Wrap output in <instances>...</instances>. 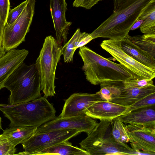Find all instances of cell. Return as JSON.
<instances>
[{"instance_id":"20","label":"cell","mask_w":155,"mask_h":155,"mask_svg":"<svg viewBox=\"0 0 155 155\" xmlns=\"http://www.w3.org/2000/svg\"><path fill=\"white\" fill-rule=\"evenodd\" d=\"M142 52L155 61V34L126 37Z\"/></svg>"},{"instance_id":"13","label":"cell","mask_w":155,"mask_h":155,"mask_svg":"<svg viewBox=\"0 0 155 155\" xmlns=\"http://www.w3.org/2000/svg\"><path fill=\"white\" fill-rule=\"evenodd\" d=\"M104 101L100 94L83 93L72 94L65 101L59 117H65L86 114L87 109L94 103Z\"/></svg>"},{"instance_id":"6","label":"cell","mask_w":155,"mask_h":155,"mask_svg":"<svg viewBox=\"0 0 155 155\" xmlns=\"http://www.w3.org/2000/svg\"><path fill=\"white\" fill-rule=\"evenodd\" d=\"M61 45L51 35L45 38L39 55L35 62L41 82V90L47 98L54 96L55 73L62 54Z\"/></svg>"},{"instance_id":"3","label":"cell","mask_w":155,"mask_h":155,"mask_svg":"<svg viewBox=\"0 0 155 155\" xmlns=\"http://www.w3.org/2000/svg\"><path fill=\"white\" fill-rule=\"evenodd\" d=\"M10 92L8 104L29 102L41 97L39 72L35 63L27 65L24 62L9 76L3 85Z\"/></svg>"},{"instance_id":"23","label":"cell","mask_w":155,"mask_h":155,"mask_svg":"<svg viewBox=\"0 0 155 155\" xmlns=\"http://www.w3.org/2000/svg\"><path fill=\"white\" fill-rule=\"evenodd\" d=\"M89 33L81 32L78 28L71 38L62 47V54L63 55L64 62H72L76 47L79 43Z\"/></svg>"},{"instance_id":"29","label":"cell","mask_w":155,"mask_h":155,"mask_svg":"<svg viewBox=\"0 0 155 155\" xmlns=\"http://www.w3.org/2000/svg\"><path fill=\"white\" fill-rule=\"evenodd\" d=\"M103 0H74L72 5L75 7H81L90 9L100 1Z\"/></svg>"},{"instance_id":"15","label":"cell","mask_w":155,"mask_h":155,"mask_svg":"<svg viewBox=\"0 0 155 155\" xmlns=\"http://www.w3.org/2000/svg\"><path fill=\"white\" fill-rule=\"evenodd\" d=\"M25 49H13L0 58V90L11 74L24 61L28 54Z\"/></svg>"},{"instance_id":"21","label":"cell","mask_w":155,"mask_h":155,"mask_svg":"<svg viewBox=\"0 0 155 155\" xmlns=\"http://www.w3.org/2000/svg\"><path fill=\"white\" fill-rule=\"evenodd\" d=\"M121 48L129 56L143 65L155 69V61L141 51L126 37L121 40Z\"/></svg>"},{"instance_id":"4","label":"cell","mask_w":155,"mask_h":155,"mask_svg":"<svg viewBox=\"0 0 155 155\" xmlns=\"http://www.w3.org/2000/svg\"><path fill=\"white\" fill-rule=\"evenodd\" d=\"M79 48L78 53L84 63L82 69L86 79L91 84L97 85L133 77L120 64L103 57L87 46Z\"/></svg>"},{"instance_id":"12","label":"cell","mask_w":155,"mask_h":155,"mask_svg":"<svg viewBox=\"0 0 155 155\" xmlns=\"http://www.w3.org/2000/svg\"><path fill=\"white\" fill-rule=\"evenodd\" d=\"M125 127L131 148L138 154H155V127L130 124Z\"/></svg>"},{"instance_id":"22","label":"cell","mask_w":155,"mask_h":155,"mask_svg":"<svg viewBox=\"0 0 155 155\" xmlns=\"http://www.w3.org/2000/svg\"><path fill=\"white\" fill-rule=\"evenodd\" d=\"M140 19L143 20L140 27L142 33L155 34V1L151 3L142 12L137 20Z\"/></svg>"},{"instance_id":"17","label":"cell","mask_w":155,"mask_h":155,"mask_svg":"<svg viewBox=\"0 0 155 155\" xmlns=\"http://www.w3.org/2000/svg\"><path fill=\"white\" fill-rule=\"evenodd\" d=\"M126 124H134L155 127V105L133 110L117 117Z\"/></svg>"},{"instance_id":"26","label":"cell","mask_w":155,"mask_h":155,"mask_svg":"<svg viewBox=\"0 0 155 155\" xmlns=\"http://www.w3.org/2000/svg\"><path fill=\"white\" fill-rule=\"evenodd\" d=\"M155 105V93L150 94L127 107L123 114H126L137 108Z\"/></svg>"},{"instance_id":"31","label":"cell","mask_w":155,"mask_h":155,"mask_svg":"<svg viewBox=\"0 0 155 155\" xmlns=\"http://www.w3.org/2000/svg\"><path fill=\"white\" fill-rule=\"evenodd\" d=\"M4 28L2 26L0 17V58L6 53L2 46V38Z\"/></svg>"},{"instance_id":"14","label":"cell","mask_w":155,"mask_h":155,"mask_svg":"<svg viewBox=\"0 0 155 155\" xmlns=\"http://www.w3.org/2000/svg\"><path fill=\"white\" fill-rule=\"evenodd\" d=\"M67 6L66 0H50V11L55 31V40L61 45L67 42L70 27L72 24L66 19Z\"/></svg>"},{"instance_id":"33","label":"cell","mask_w":155,"mask_h":155,"mask_svg":"<svg viewBox=\"0 0 155 155\" xmlns=\"http://www.w3.org/2000/svg\"><path fill=\"white\" fill-rule=\"evenodd\" d=\"M8 141L7 138L2 134H0V145Z\"/></svg>"},{"instance_id":"27","label":"cell","mask_w":155,"mask_h":155,"mask_svg":"<svg viewBox=\"0 0 155 155\" xmlns=\"http://www.w3.org/2000/svg\"><path fill=\"white\" fill-rule=\"evenodd\" d=\"M28 1V0H26L14 8L10 10L7 16L6 25H11L18 18L26 6Z\"/></svg>"},{"instance_id":"11","label":"cell","mask_w":155,"mask_h":155,"mask_svg":"<svg viewBox=\"0 0 155 155\" xmlns=\"http://www.w3.org/2000/svg\"><path fill=\"white\" fill-rule=\"evenodd\" d=\"M97 124L94 119L86 114L65 117H58L38 127L34 134L63 129L80 130L88 134Z\"/></svg>"},{"instance_id":"9","label":"cell","mask_w":155,"mask_h":155,"mask_svg":"<svg viewBox=\"0 0 155 155\" xmlns=\"http://www.w3.org/2000/svg\"><path fill=\"white\" fill-rule=\"evenodd\" d=\"M81 132L77 130L63 129L34 134L22 143L25 155H35L45 149L68 140Z\"/></svg>"},{"instance_id":"32","label":"cell","mask_w":155,"mask_h":155,"mask_svg":"<svg viewBox=\"0 0 155 155\" xmlns=\"http://www.w3.org/2000/svg\"><path fill=\"white\" fill-rule=\"evenodd\" d=\"M143 22L142 19H140L137 21L132 26L130 30H134L140 28Z\"/></svg>"},{"instance_id":"18","label":"cell","mask_w":155,"mask_h":155,"mask_svg":"<svg viewBox=\"0 0 155 155\" xmlns=\"http://www.w3.org/2000/svg\"><path fill=\"white\" fill-rule=\"evenodd\" d=\"M37 127L31 126L9 127L3 130L2 134L16 146L26 141L34 134Z\"/></svg>"},{"instance_id":"30","label":"cell","mask_w":155,"mask_h":155,"mask_svg":"<svg viewBox=\"0 0 155 155\" xmlns=\"http://www.w3.org/2000/svg\"><path fill=\"white\" fill-rule=\"evenodd\" d=\"M15 146L8 141L0 145V155L15 154L16 148Z\"/></svg>"},{"instance_id":"25","label":"cell","mask_w":155,"mask_h":155,"mask_svg":"<svg viewBox=\"0 0 155 155\" xmlns=\"http://www.w3.org/2000/svg\"><path fill=\"white\" fill-rule=\"evenodd\" d=\"M120 86L124 87L139 88L149 85H153L152 79L139 80L133 77L121 81H115Z\"/></svg>"},{"instance_id":"24","label":"cell","mask_w":155,"mask_h":155,"mask_svg":"<svg viewBox=\"0 0 155 155\" xmlns=\"http://www.w3.org/2000/svg\"><path fill=\"white\" fill-rule=\"evenodd\" d=\"M111 134L114 140L117 142L126 143L130 142V139L125 125L117 117L112 120Z\"/></svg>"},{"instance_id":"19","label":"cell","mask_w":155,"mask_h":155,"mask_svg":"<svg viewBox=\"0 0 155 155\" xmlns=\"http://www.w3.org/2000/svg\"><path fill=\"white\" fill-rule=\"evenodd\" d=\"M35 155H90L86 150L72 145L68 140L45 149Z\"/></svg>"},{"instance_id":"2","label":"cell","mask_w":155,"mask_h":155,"mask_svg":"<svg viewBox=\"0 0 155 155\" xmlns=\"http://www.w3.org/2000/svg\"><path fill=\"white\" fill-rule=\"evenodd\" d=\"M0 111L10 120L9 127H38L56 117L53 105L44 97L27 102L14 104H0Z\"/></svg>"},{"instance_id":"34","label":"cell","mask_w":155,"mask_h":155,"mask_svg":"<svg viewBox=\"0 0 155 155\" xmlns=\"http://www.w3.org/2000/svg\"><path fill=\"white\" fill-rule=\"evenodd\" d=\"M2 130V118L0 117V130Z\"/></svg>"},{"instance_id":"5","label":"cell","mask_w":155,"mask_h":155,"mask_svg":"<svg viewBox=\"0 0 155 155\" xmlns=\"http://www.w3.org/2000/svg\"><path fill=\"white\" fill-rule=\"evenodd\" d=\"M113 119L100 120L87 137L79 143L90 155H131L133 149L126 143L115 141L111 134Z\"/></svg>"},{"instance_id":"10","label":"cell","mask_w":155,"mask_h":155,"mask_svg":"<svg viewBox=\"0 0 155 155\" xmlns=\"http://www.w3.org/2000/svg\"><path fill=\"white\" fill-rule=\"evenodd\" d=\"M100 85L101 87H105L109 90L110 95V102L127 107L155 93L154 84L139 88H126L120 86L115 81L104 82Z\"/></svg>"},{"instance_id":"1","label":"cell","mask_w":155,"mask_h":155,"mask_svg":"<svg viewBox=\"0 0 155 155\" xmlns=\"http://www.w3.org/2000/svg\"><path fill=\"white\" fill-rule=\"evenodd\" d=\"M111 15L90 34L93 39L98 38L121 40L143 10L155 0H113Z\"/></svg>"},{"instance_id":"7","label":"cell","mask_w":155,"mask_h":155,"mask_svg":"<svg viewBox=\"0 0 155 155\" xmlns=\"http://www.w3.org/2000/svg\"><path fill=\"white\" fill-rule=\"evenodd\" d=\"M35 2L36 0H28L18 18L11 25H5L3 30L2 46L6 52L15 49L25 41L32 21Z\"/></svg>"},{"instance_id":"28","label":"cell","mask_w":155,"mask_h":155,"mask_svg":"<svg viewBox=\"0 0 155 155\" xmlns=\"http://www.w3.org/2000/svg\"><path fill=\"white\" fill-rule=\"evenodd\" d=\"M10 8V0H0V17L1 23L4 28Z\"/></svg>"},{"instance_id":"16","label":"cell","mask_w":155,"mask_h":155,"mask_svg":"<svg viewBox=\"0 0 155 155\" xmlns=\"http://www.w3.org/2000/svg\"><path fill=\"white\" fill-rule=\"evenodd\" d=\"M127 108L110 101L97 102L90 106L85 111L87 115L100 120L113 119L123 114Z\"/></svg>"},{"instance_id":"8","label":"cell","mask_w":155,"mask_h":155,"mask_svg":"<svg viewBox=\"0 0 155 155\" xmlns=\"http://www.w3.org/2000/svg\"><path fill=\"white\" fill-rule=\"evenodd\" d=\"M100 46L117 61L124 69L133 78L139 80H151L155 78V69L143 65L126 53L121 48L120 40H104Z\"/></svg>"}]
</instances>
